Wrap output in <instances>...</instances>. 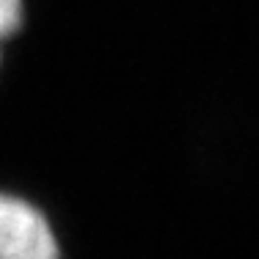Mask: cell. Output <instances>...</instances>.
<instances>
[{"label": "cell", "mask_w": 259, "mask_h": 259, "mask_svg": "<svg viewBox=\"0 0 259 259\" xmlns=\"http://www.w3.org/2000/svg\"><path fill=\"white\" fill-rule=\"evenodd\" d=\"M0 259H64L53 215L11 188H0Z\"/></svg>", "instance_id": "obj_1"}, {"label": "cell", "mask_w": 259, "mask_h": 259, "mask_svg": "<svg viewBox=\"0 0 259 259\" xmlns=\"http://www.w3.org/2000/svg\"><path fill=\"white\" fill-rule=\"evenodd\" d=\"M22 22V0H0V45Z\"/></svg>", "instance_id": "obj_2"}]
</instances>
